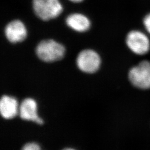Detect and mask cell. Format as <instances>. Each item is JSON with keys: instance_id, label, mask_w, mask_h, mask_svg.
Returning <instances> with one entry per match:
<instances>
[{"instance_id": "1", "label": "cell", "mask_w": 150, "mask_h": 150, "mask_svg": "<svg viewBox=\"0 0 150 150\" xmlns=\"http://www.w3.org/2000/svg\"><path fill=\"white\" fill-rule=\"evenodd\" d=\"M32 6L35 14L45 21L58 17L64 10L59 0H33Z\"/></svg>"}, {"instance_id": "2", "label": "cell", "mask_w": 150, "mask_h": 150, "mask_svg": "<svg viewBox=\"0 0 150 150\" xmlns=\"http://www.w3.org/2000/svg\"><path fill=\"white\" fill-rule=\"evenodd\" d=\"M38 57L46 62H52L62 59L64 56L65 48L54 40H42L36 48Z\"/></svg>"}, {"instance_id": "3", "label": "cell", "mask_w": 150, "mask_h": 150, "mask_svg": "<svg viewBox=\"0 0 150 150\" xmlns=\"http://www.w3.org/2000/svg\"><path fill=\"white\" fill-rule=\"evenodd\" d=\"M130 82L141 90L150 88V62L143 61L131 69L129 73Z\"/></svg>"}, {"instance_id": "4", "label": "cell", "mask_w": 150, "mask_h": 150, "mask_svg": "<svg viewBox=\"0 0 150 150\" xmlns=\"http://www.w3.org/2000/svg\"><path fill=\"white\" fill-rule=\"evenodd\" d=\"M126 42L132 52L139 55L147 54L150 50L149 38L140 31L133 30L129 32L126 37Z\"/></svg>"}, {"instance_id": "5", "label": "cell", "mask_w": 150, "mask_h": 150, "mask_svg": "<svg viewBox=\"0 0 150 150\" xmlns=\"http://www.w3.org/2000/svg\"><path fill=\"white\" fill-rule=\"evenodd\" d=\"M76 64L80 70L87 74H93L98 70L101 59L98 54L92 50H85L77 56Z\"/></svg>"}, {"instance_id": "6", "label": "cell", "mask_w": 150, "mask_h": 150, "mask_svg": "<svg viewBox=\"0 0 150 150\" xmlns=\"http://www.w3.org/2000/svg\"><path fill=\"white\" fill-rule=\"evenodd\" d=\"M5 34L6 38L11 43L20 42L27 37V28L23 22L19 20H15L6 25Z\"/></svg>"}, {"instance_id": "7", "label": "cell", "mask_w": 150, "mask_h": 150, "mask_svg": "<svg viewBox=\"0 0 150 150\" xmlns=\"http://www.w3.org/2000/svg\"><path fill=\"white\" fill-rule=\"evenodd\" d=\"M18 114L22 120L32 121L38 125L43 124V120L38 116L36 102L32 98H27L22 101L19 106Z\"/></svg>"}, {"instance_id": "8", "label": "cell", "mask_w": 150, "mask_h": 150, "mask_svg": "<svg viewBox=\"0 0 150 150\" xmlns=\"http://www.w3.org/2000/svg\"><path fill=\"white\" fill-rule=\"evenodd\" d=\"M66 23L69 27L79 32L87 31L91 27L90 19L81 13H73L69 15L66 19Z\"/></svg>"}, {"instance_id": "9", "label": "cell", "mask_w": 150, "mask_h": 150, "mask_svg": "<svg viewBox=\"0 0 150 150\" xmlns=\"http://www.w3.org/2000/svg\"><path fill=\"white\" fill-rule=\"evenodd\" d=\"M17 101L13 97L4 95L0 100V112L2 117L5 119L15 117L18 113Z\"/></svg>"}, {"instance_id": "10", "label": "cell", "mask_w": 150, "mask_h": 150, "mask_svg": "<svg viewBox=\"0 0 150 150\" xmlns=\"http://www.w3.org/2000/svg\"><path fill=\"white\" fill-rule=\"evenodd\" d=\"M40 149V147L36 143L31 142L28 143L23 146L22 150H38Z\"/></svg>"}, {"instance_id": "11", "label": "cell", "mask_w": 150, "mask_h": 150, "mask_svg": "<svg viewBox=\"0 0 150 150\" xmlns=\"http://www.w3.org/2000/svg\"><path fill=\"white\" fill-rule=\"evenodd\" d=\"M144 25L147 31L150 34V13L145 16L144 19Z\"/></svg>"}, {"instance_id": "12", "label": "cell", "mask_w": 150, "mask_h": 150, "mask_svg": "<svg viewBox=\"0 0 150 150\" xmlns=\"http://www.w3.org/2000/svg\"><path fill=\"white\" fill-rule=\"evenodd\" d=\"M70 1V2H73V3H75V4H78V3H81L82 1H83L84 0H69Z\"/></svg>"}]
</instances>
